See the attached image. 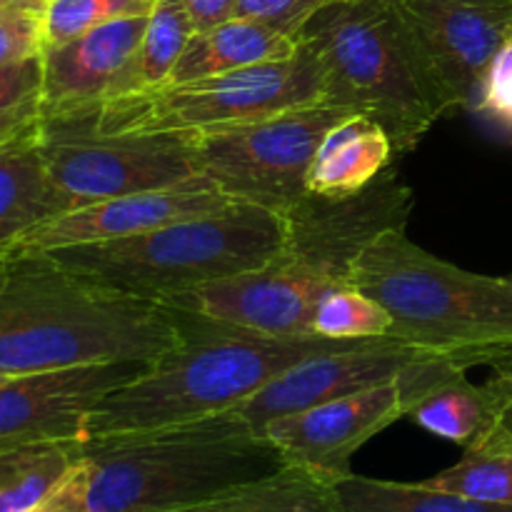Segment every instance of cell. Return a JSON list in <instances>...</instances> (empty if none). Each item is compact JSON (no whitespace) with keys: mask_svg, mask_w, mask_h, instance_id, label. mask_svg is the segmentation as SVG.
I'll return each mask as SVG.
<instances>
[{"mask_svg":"<svg viewBox=\"0 0 512 512\" xmlns=\"http://www.w3.org/2000/svg\"><path fill=\"white\" fill-rule=\"evenodd\" d=\"M415 193L385 170L350 198L308 195L288 213V238L273 260L165 300V308L280 338H318L313 315L335 288L353 283L355 263L378 235L408 228Z\"/></svg>","mask_w":512,"mask_h":512,"instance_id":"obj_1","label":"cell"},{"mask_svg":"<svg viewBox=\"0 0 512 512\" xmlns=\"http://www.w3.org/2000/svg\"><path fill=\"white\" fill-rule=\"evenodd\" d=\"M180 338L178 310L88 280L48 253L10 255L0 283V375L153 363Z\"/></svg>","mask_w":512,"mask_h":512,"instance_id":"obj_2","label":"cell"},{"mask_svg":"<svg viewBox=\"0 0 512 512\" xmlns=\"http://www.w3.org/2000/svg\"><path fill=\"white\" fill-rule=\"evenodd\" d=\"M90 512H198L288 460L238 413L78 445Z\"/></svg>","mask_w":512,"mask_h":512,"instance_id":"obj_3","label":"cell"},{"mask_svg":"<svg viewBox=\"0 0 512 512\" xmlns=\"http://www.w3.org/2000/svg\"><path fill=\"white\" fill-rule=\"evenodd\" d=\"M360 343L370 340L280 338L183 313L180 343L100 400L88 440L230 413L293 365Z\"/></svg>","mask_w":512,"mask_h":512,"instance_id":"obj_4","label":"cell"},{"mask_svg":"<svg viewBox=\"0 0 512 512\" xmlns=\"http://www.w3.org/2000/svg\"><path fill=\"white\" fill-rule=\"evenodd\" d=\"M353 283L393 318L390 338L458 358L468 368L512 355V285L440 260L408 238L378 235L355 263Z\"/></svg>","mask_w":512,"mask_h":512,"instance_id":"obj_5","label":"cell"},{"mask_svg":"<svg viewBox=\"0 0 512 512\" xmlns=\"http://www.w3.org/2000/svg\"><path fill=\"white\" fill-rule=\"evenodd\" d=\"M298 40L323 70V103L383 125L395 155L418 148L450 113L398 5L330 0L303 25Z\"/></svg>","mask_w":512,"mask_h":512,"instance_id":"obj_6","label":"cell"},{"mask_svg":"<svg viewBox=\"0 0 512 512\" xmlns=\"http://www.w3.org/2000/svg\"><path fill=\"white\" fill-rule=\"evenodd\" d=\"M288 238V215L235 203L108 243L50 250L65 268L163 305L173 295L263 268Z\"/></svg>","mask_w":512,"mask_h":512,"instance_id":"obj_7","label":"cell"},{"mask_svg":"<svg viewBox=\"0 0 512 512\" xmlns=\"http://www.w3.org/2000/svg\"><path fill=\"white\" fill-rule=\"evenodd\" d=\"M315 103H323V70L300 43L293 58L133 90L88 110L103 130L203 135Z\"/></svg>","mask_w":512,"mask_h":512,"instance_id":"obj_8","label":"cell"},{"mask_svg":"<svg viewBox=\"0 0 512 512\" xmlns=\"http://www.w3.org/2000/svg\"><path fill=\"white\" fill-rule=\"evenodd\" d=\"M38 148L65 213L118 195L210 185L195 135L103 130L93 110L40 118Z\"/></svg>","mask_w":512,"mask_h":512,"instance_id":"obj_9","label":"cell"},{"mask_svg":"<svg viewBox=\"0 0 512 512\" xmlns=\"http://www.w3.org/2000/svg\"><path fill=\"white\" fill-rule=\"evenodd\" d=\"M348 113L353 110L315 103L195 135L200 173L238 203L288 215L310 195L305 178L320 140Z\"/></svg>","mask_w":512,"mask_h":512,"instance_id":"obj_10","label":"cell"},{"mask_svg":"<svg viewBox=\"0 0 512 512\" xmlns=\"http://www.w3.org/2000/svg\"><path fill=\"white\" fill-rule=\"evenodd\" d=\"M145 365V360L98 363L0 380V450L85 443L100 400Z\"/></svg>","mask_w":512,"mask_h":512,"instance_id":"obj_11","label":"cell"},{"mask_svg":"<svg viewBox=\"0 0 512 512\" xmlns=\"http://www.w3.org/2000/svg\"><path fill=\"white\" fill-rule=\"evenodd\" d=\"M398 10L445 105L473 108L490 60L512 33V0H400Z\"/></svg>","mask_w":512,"mask_h":512,"instance_id":"obj_12","label":"cell"},{"mask_svg":"<svg viewBox=\"0 0 512 512\" xmlns=\"http://www.w3.org/2000/svg\"><path fill=\"white\" fill-rule=\"evenodd\" d=\"M403 418V400L398 383L393 380L273 420L265 425L263 435L288 463L303 465L340 483L353 475V455L370 438Z\"/></svg>","mask_w":512,"mask_h":512,"instance_id":"obj_13","label":"cell"},{"mask_svg":"<svg viewBox=\"0 0 512 512\" xmlns=\"http://www.w3.org/2000/svg\"><path fill=\"white\" fill-rule=\"evenodd\" d=\"M420 350L423 348H413L395 338H383L315 355L270 380L248 403L240 405L238 413L255 433L263 435L265 425L285 415L393 383Z\"/></svg>","mask_w":512,"mask_h":512,"instance_id":"obj_14","label":"cell"},{"mask_svg":"<svg viewBox=\"0 0 512 512\" xmlns=\"http://www.w3.org/2000/svg\"><path fill=\"white\" fill-rule=\"evenodd\" d=\"M235 203L238 200L228 198L213 185L118 195V198L98 200V203L55 215L53 220L35 228L15 253H50V250L73 248V245L133 238V235L150 233L163 225L225 210Z\"/></svg>","mask_w":512,"mask_h":512,"instance_id":"obj_15","label":"cell"},{"mask_svg":"<svg viewBox=\"0 0 512 512\" xmlns=\"http://www.w3.org/2000/svg\"><path fill=\"white\" fill-rule=\"evenodd\" d=\"M145 23L148 15L113 20L43 50V118L78 113L130 93Z\"/></svg>","mask_w":512,"mask_h":512,"instance_id":"obj_16","label":"cell"},{"mask_svg":"<svg viewBox=\"0 0 512 512\" xmlns=\"http://www.w3.org/2000/svg\"><path fill=\"white\" fill-rule=\"evenodd\" d=\"M468 370L453 355L420 350L395 378L405 418L460 448L478 443L498 425V408L485 383H470Z\"/></svg>","mask_w":512,"mask_h":512,"instance_id":"obj_17","label":"cell"},{"mask_svg":"<svg viewBox=\"0 0 512 512\" xmlns=\"http://www.w3.org/2000/svg\"><path fill=\"white\" fill-rule=\"evenodd\" d=\"M395 158V145L380 123L360 113H348L320 140L310 160V195L340 200L373 185Z\"/></svg>","mask_w":512,"mask_h":512,"instance_id":"obj_18","label":"cell"},{"mask_svg":"<svg viewBox=\"0 0 512 512\" xmlns=\"http://www.w3.org/2000/svg\"><path fill=\"white\" fill-rule=\"evenodd\" d=\"M298 48L300 40L295 35L270 28L258 20L230 18L190 38L168 83H185V80L233 73L270 60L293 58Z\"/></svg>","mask_w":512,"mask_h":512,"instance_id":"obj_19","label":"cell"},{"mask_svg":"<svg viewBox=\"0 0 512 512\" xmlns=\"http://www.w3.org/2000/svg\"><path fill=\"white\" fill-rule=\"evenodd\" d=\"M38 148V133L0 150V255H13L18 245L43 223L63 215Z\"/></svg>","mask_w":512,"mask_h":512,"instance_id":"obj_20","label":"cell"},{"mask_svg":"<svg viewBox=\"0 0 512 512\" xmlns=\"http://www.w3.org/2000/svg\"><path fill=\"white\" fill-rule=\"evenodd\" d=\"M198 512H345V505L335 480L288 463Z\"/></svg>","mask_w":512,"mask_h":512,"instance_id":"obj_21","label":"cell"},{"mask_svg":"<svg viewBox=\"0 0 512 512\" xmlns=\"http://www.w3.org/2000/svg\"><path fill=\"white\" fill-rule=\"evenodd\" d=\"M345 512H512V505L488 503L423 483H393L348 475L338 483Z\"/></svg>","mask_w":512,"mask_h":512,"instance_id":"obj_22","label":"cell"},{"mask_svg":"<svg viewBox=\"0 0 512 512\" xmlns=\"http://www.w3.org/2000/svg\"><path fill=\"white\" fill-rule=\"evenodd\" d=\"M425 483L475 500L512 505V438L495 425L478 443L465 448L458 463Z\"/></svg>","mask_w":512,"mask_h":512,"instance_id":"obj_23","label":"cell"},{"mask_svg":"<svg viewBox=\"0 0 512 512\" xmlns=\"http://www.w3.org/2000/svg\"><path fill=\"white\" fill-rule=\"evenodd\" d=\"M195 35L183 0H155L133 60V90L160 88L170 80L180 55Z\"/></svg>","mask_w":512,"mask_h":512,"instance_id":"obj_24","label":"cell"},{"mask_svg":"<svg viewBox=\"0 0 512 512\" xmlns=\"http://www.w3.org/2000/svg\"><path fill=\"white\" fill-rule=\"evenodd\" d=\"M313 333L328 340H380L393 333L388 310L355 283L335 288L318 303Z\"/></svg>","mask_w":512,"mask_h":512,"instance_id":"obj_25","label":"cell"},{"mask_svg":"<svg viewBox=\"0 0 512 512\" xmlns=\"http://www.w3.org/2000/svg\"><path fill=\"white\" fill-rule=\"evenodd\" d=\"M43 118V58L0 68V150L38 133Z\"/></svg>","mask_w":512,"mask_h":512,"instance_id":"obj_26","label":"cell"},{"mask_svg":"<svg viewBox=\"0 0 512 512\" xmlns=\"http://www.w3.org/2000/svg\"><path fill=\"white\" fill-rule=\"evenodd\" d=\"M78 458L75 443L35 445L18 470L0 485V512H30L50 498Z\"/></svg>","mask_w":512,"mask_h":512,"instance_id":"obj_27","label":"cell"},{"mask_svg":"<svg viewBox=\"0 0 512 512\" xmlns=\"http://www.w3.org/2000/svg\"><path fill=\"white\" fill-rule=\"evenodd\" d=\"M153 5L155 0H48L43 13V50L113 20L148 15Z\"/></svg>","mask_w":512,"mask_h":512,"instance_id":"obj_28","label":"cell"},{"mask_svg":"<svg viewBox=\"0 0 512 512\" xmlns=\"http://www.w3.org/2000/svg\"><path fill=\"white\" fill-rule=\"evenodd\" d=\"M45 8L25 0H0V68L43 53Z\"/></svg>","mask_w":512,"mask_h":512,"instance_id":"obj_29","label":"cell"},{"mask_svg":"<svg viewBox=\"0 0 512 512\" xmlns=\"http://www.w3.org/2000/svg\"><path fill=\"white\" fill-rule=\"evenodd\" d=\"M470 110L512 138V33L490 60Z\"/></svg>","mask_w":512,"mask_h":512,"instance_id":"obj_30","label":"cell"},{"mask_svg":"<svg viewBox=\"0 0 512 512\" xmlns=\"http://www.w3.org/2000/svg\"><path fill=\"white\" fill-rule=\"evenodd\" d=\"M330 0H238L235 18L258 20L275 30L295 35Z\"/></svg>","mask_w":512,"mask_h":512,"instance_id":"obj_31","label":"cell"},{"mask_svg":"<svg viewBox=\"0 0 512 512\" xmlns=\"http://www.w3.org/2000/svg\"><path fill=\"white\" fill-rule=\"evenodd\" d=\"M30 512H90L88 503V465L85 460L75 458L73 468L68 470L58 488L50 493L48 500Z\"/></svg>","mask_w":512,"mask_h":512,"instance_id":"obj_32","label":"cell"},{"mask_svg":"<svg viewBox=\"0 0 512 512\" xmlns=\"http://www.w3.org/2000/svg\"><path fill=\"white\" fill-rule=\"evenodd\" d=\"M183 3L193 20L195 33H203L235 18V10H238V0H183Z\"/></svg>","mask_w":512,"mask_h":512,"instance_id":"obj_33","label":"cell"},{"mask_svg":"<svg viewBox=\"0 0 512 512\" xmlns=\"http://www.w3.org/2000/svg\"><path fill=\"white\" fill-rule=\"evenodd\" d=\"M498 408V425L512 438V363L495 365V375L485 383Z\"/></svg>","mask_w":512,"mask_h":512,"instance_id":"obj_34","label":"cell"},{"mask_svg":"<svg viewBox=\"0 0 512 512\" xmlns=\"http://www.w3.org/2000/svg\"><path fill=\"white\" fill-rule=\"evenodd\" d=\"M33 448L35 445H30V448H18V450H0V485H3L5 480H8L20 465H23V460L28 458Z\"/></svg>","mask_w":512,"mask_h":512,"instance_id":"obj_35","label":"cell"},{"mask_svg":"<svg viewBox=\"0 0 512 512\" xmlns=\"http://www.w3.org/2000/svg\"><path fill=\"white\" fill-rule=\"evenodd\" d=\"M8 260H10V255H0V283H3L5 270H8Z\"/></svg>","mask_w":512,"mask_h":512,"instance_id":"obj_36","label":"cell"},{"mask_svg":"<svg viewBox=\"0 0 512 512\" xmlns=\"http://www.w3.org/2000/svg\"><path fill=\"white\" fill-rule=\"evenodd\" d=\"M368 3H383V5H398L400 0H368Z\"/></svg>","mask_w":512,"mask_h":512,"instance_id":"obj_37","label":"cell"},{"mask_svg":"<svg viewBox=\"0 0 512 512\" xmlns=\"http://www.w3.org/2000/svg\"><path fill=\"white\" fill-rule=\"evenodd\" d=\"M25 3H35V5H40V8H45V3H48V0H25Z\"/></svg>","mask_w":512,"mask_h":512,"instance_id":"obj_38","label":"cell"},{"mask_svg":"<svg viewBox=\"0 0 512 512\" xmlns=\"http://www.w3.org/2000/svg\"><path fill=\"white\" fill-rule=\"evenodd\" d=\"M505 363H512V355H510V358H505L503 363H498V365H505Z\"/></svg>","mask_w":512,"mask_h":512,"instance_id":"obj_39","label":"cell"},{"mask_svg":"<svg viewBox=\"0 0 512 512\" xmlns=\"http://www.w3.org/2000/svg\"><path fill=\"white\" fill-rule=\"evenodd\" d=\"M505 278H508V283L512 285V275H505Z\"/></svg>","mask_w":512,"mask_h":512,"instance_id":"obj_40","label":"cell"},{"mask_svg":"<svg viewBox=\"0 0 512 512\" xmlns=\"http://www.w3.org/2000/svg\"><path fill=\"white\" fill-rule=\"evenodd\" d=\"M5 378H8V375H0V380H5Z\"/></svg>","mask_w":512,"mask_h":512,"instance_id":"obj_41","label":"cell"}]
</instances>
